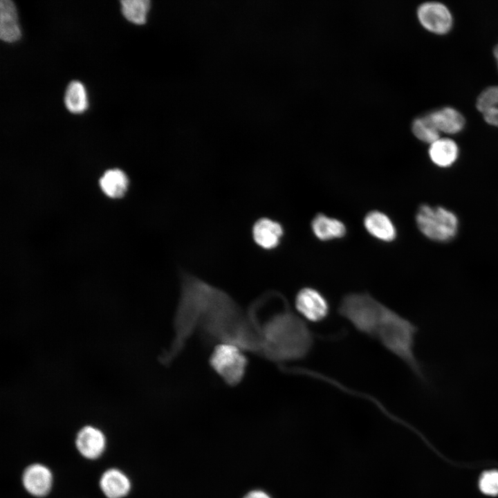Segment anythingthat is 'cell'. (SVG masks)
<instances>
[{
  "mask_svg": "<svg viewBox=\"0 0 498 498\" xmlns=\"http://www.w3.org/2000/svg\"><path fill=\"white\" fill-rule=\"evenodd\" d=\"M243 351L234 344L220 343L210 355V367L230 387L237 385L245 376L248 360Z\"/></svg>",
  "mask_w": 498,
  "mask_h": 498,
  "instance_id": "cell-5",
  "label": "cell"
},
{
  "mask_svg": "<svg viewBox=\"0 0 498 498\" xmlns=\"http://www.w3.org/2000/svg\"><path fill=\"white\" fill-rule=\"evenodd\" d=\"M476 107L481 113L490 109L498 108V85L483 89L477 98Z\"/></svg>",
  "mask_w": 498,
  "mask_h": 498,
  "instance_id": "cell-21",
  "label": "cell"
},
{
  "mask_svg": "<svg viewBox=\"0 0 498 498\" xmlns=\"http://www.w3.org/2000/svg\"><path fill=\"white\" fill-rule=\"evenodd\" d=\"M191 315L207 342L231 344L260 355V340L248 312L223 290L200 282L191 299Z\"/></svg>",
  "mask_w": 498,
  "mask_h": 498,
  "instance_id": "cell-1",
  "label": "cell"
},
{
  "mask_svg": "<svg viewBox=\"0 0 498 498\" xmlns=\"http://www.w3.org/2000/svg\"><path fill=\"white\" fill-rule=\"evenodd\" d=\"M244 498H270L267 494L260 490L249 492Z\"/></svg>",
  "mask_w": 498,
  "mask_h": 498,
  "instance_id": "cell-24",
  "label": "cell"
},
{
  "mask_svg": "<svg viewBox=\"0 0 498 498\" xmlns=\"http://www.w3.org/2000/svg\"><path fill=\"white\" fill-rule=\"evenodd\" d=\"M22 482L28 492L35 497H42L48 495L51 489L53 474L45 465L34 463L24 470Z\"/></svg>",
  "mask_w": 498,
  "mask_h": 498,
  "instance_id": "cell-8",
  "label": "cell"
},
{
  "mask_svg": "<svg viewBox=\"0 0 498 498\" xmlns=\"http://www.w3.org/2000/svg\"><path fill=\"white\" fill-rule=\"evenodd\" d=\"M414 135L421 141L431 145L440 138V132L427 114L416 118L412 124Z\"/></svg>",
  "mask_w": 498,
  "mask_h": 498,
  "instance_id": "cell-20",
  "label": "cell"
},
{
  "mask_svg": "<svg viewBox=\"0 0 498 498\" xmlns=\"http://www.w3.org/2000/svg\"><path fill=\"white\" fill-rule=\"evenodd\" d=\"M483 120L490 125L498 127V108L490 109L482 113Z\"/></svg>",
  "mask_w": 498,
  "mask_h": 498,
  "instance_id": "cell-23",
  "label": "cell"
},
{
  "mask_svg": "<svg viewBox=\"0 0 498 498\" xmlns=\"http://www.w3.org/2000/svg\"><path fill=\"white\" fill-rule=\"evenodd\" d=\"M295 307L304 320L311 323L324 321L331 312L327 297L319 290L311 286L300 288L295 297Z\"/></svg>",
  "mask_w": 498,
  "mask_h": 498,
  "instance_id": "cell-6",
  "label": "cell"
},
{
  "mask_svg": "<svg viewBox=\"0 0 498 498\" xmlns=\"http://www.w3.org/2000/svg\"><path fill=\"white\" fill-rule=\"evenodd\" d=\"M248 313L260 340V356L280 364L301 360L311 352L315 334L304 320L293 313L286 298L284 309L274 313L264 321Z\"/></svg>",
  "mask_w": 498,
  "mask_h": 498,
  "instance_id": "cell-2",
  "label": "cell"
},
{
  "mask_svg": "<svg viewBox=\"0 0 498 498\" xmlns=\"http://www.w3.org/2000/svg\"><path fill=\"white\" fill-rule=\"evenodd\" d=\"M75 445L77 450L84 457L95 459L104 451L106 439L99 429L87 425L78 432Z\"/></svg>",
  "mask_w": 498,
  "mask_h": 498,
  "instance_id": "cell-9",
  "label": "cell"
},
{
  "mask_svg": "<svg viewBox=\"0 0 498 498\" xmlns=\"http://www.w3.org/2000/svg\"><path fill=\"white\" fill-rule=\"evenodd\" d=\"M283 234L284 230L279 223L266 217L258 219L252 227L254 241L264 249L275 248Z\"/></svg>",
  "mask_w": 498,
  "mask_h": 498,
  "instance_id": "cell-11",
  "label": "cell"
},
{
  "mask_svg": "<svg viewBox=\"0 0 498 498\" xmlns=\"http://www.w3.org/2000/svg\"><path fill=\"white\" fill-rule=\"evenodd\" d=\"M363 224L370 235L381 241L391 242L396 238L397 231L393 221L382 212H369L364 218Z\"/></svg>",
  "mask_w": 498,
  "mask_h": 498,
  "instance_id": "cell-10",
  "label": "cell"
},
{
  "mask_svg": "<svg viewBox=\"0 0 498 498\" xmlns=\"http://www.w3.org/2000/svg\"><path fill=\"white\" fill-rule=\"evenodd\" d=\"M493 55L497 62H498V44L493 48Z\"/></svg>",
  "mask_w": 498,
  "mask_h": 498,
  "instance_id": "cell-25",
  "label": "cell"
},
{
  "mask_svg": "<svg viewBox=\"0 0 498 498\" xmlns=\"http://www.w3.org/2000/svg\"><path fill=\"white\" fill-rule=\"evenodd\" d=\"M21 37L15 3L10 0L0 1V39L8 43L15 42Z\"/></svg>",
  "mask_w": 498,
  "mask_h": 498,
  "instance_id": "cell-13",
  "label": "cell"
},
{
  "mask_svg": "<svg viewBox=\"0 0 498 498\" xmlns=\"http://www.w3.org/2000/svg\"><path fill=\"white\" fill-rule=\"evenodd\" d=\"M428 154L430 160L436 166L448 167L456 160L459 156V147L454 140L440 138L430 145Z\"/></svg>",
  "mask_w": 498,
  "mask_h": 498,
  "instance_id": "cell-16",
  "label": "cell"
},
{
  "mask_svg": "<svg viewBox=\"0 0 498 498\" xmlns=\"http://www.w3.org/2000/svg\"><path fill=\"white\" fill-rule=\"evenodd\" d=\"M417 17L421 25L437 35L448 33L453 25V17L448 8L439 1H427L417 8Z\"/></svg>",
  "mask_w": 498,
  "mask_h": 498,
  "instance_id": "cell-7",
  "label": "cell"
},
{
  "mask_svg": "<svg viewBox=\"0 0 498 498\" xmlns=\"http://www.w3.org/2000/svg\"><path fill=\"white\" fill-rule=\"evenodd\" d=\"M497 66H498V62H497Z\"/></svg>",
  "mask_w": 498,
  "mask_h": 498,
  "instance_id": "cell-26",
  "label": "cell"
},
{
  "mask_svg": "<svg viewBox=\"0 0 498 498\" xmlns=\"http://www.w3.org/2000/svg\"><path fill=\"white\" fill-rule=\"evenodd\" d=\"M418 332L413 322L383 304L369 338L400 360L417 380L427 383V375L415 351Z\"/></svg>",
  "mask_w": 498,
  "mask_h": 498,
  "instance_id": "cell-3",
  "label": "cell"
},
{
  "mask_svg": "<svg viewBox=\"0 0 498 498\" xmlns=\"http://www.w3.org/2000/svg\"><path fill=\"white\" fill-rule=\"evenodd\" d=\"M99 184L102 191L108 197L120 199L127 192L129 179L122 170L113 168L104 172L100 178Z\"/></svg>",
  "mask_w": 498,
  "mask_h": 498,
  "instance_id": "cell-17",
  "label": "cell"
},
{
  "mask_svg": "<svg viewBox=\"0 0 498 498\" xmlns=\"http://www.w3.org/2000/svg\"><path fill=\"white\" fill-rule=\"evenodd\" d=\"M439 131L447 134L459 133L465 127V120L461 112L451 107H444L427 114Z\"/></svg>",
  "mask_w": 498,
  "mask_h": 498,
  "instance_id": "cell-12",
  "label": "cell"
},
{
  "mask_svg": "<svg viewBox=\"0 0 498 498\" xmlns=\"http://www.w3.org/2000/svg\"><path fill=\"white\" fill-rule=\"evenodd\" d=\"M480 490L489 496L498 495V470H492L483 472L479 481Z\"/></svg>",
  "mask_w": 498,
  "mask_h": 498,
  "instance_id": "cell-22",
  "label": "cell"
},
{
  "mask_svg": "<svg viewBox=\"0 0 498 498\" xmlns=\"http://www.w3.org/2000/svg\"><path fill=\"white\" fill-rule=\"evenodd\" d=\"M311 226L315 237L324 241L340 239L347 233V228L343 222L322 213L315 216Z\"/></svg>",
  "mask_w": 498,
  "mask_h": 498,
  "instance_id": "cell-15",
  "label": "cell"
},
{
  "mask_svg": "<svg viewBox=\"0 0 498 498\" xmlns=\"http://www.w3.org/2000/svg\"><path fill=\"white\" fill-rule=\"evenodd\" d=\"M100 486L107 498H122L127 495L131 483L126 474L116 468L106 470L101 476Z\"/></svg>",
  "mask_w": 498,
  "mask_h": 498,
  "instance_id": "cell-14",
  "label": "cell"
},
{
  "mask_svg": "<svg viewBox=\"0 0 498 498\" xmlns=\"http://www.w3.org/2000/svg\"><path fill=\"white\" fill-rule=\"evenodd\" d=\"M120 3L122 13L128 21L138 25L145 23L150 6L149 0H123Z\"/></svg>",
  "mask_w": 498,
  "mask_h": 498,
  "instance_id": "cell-19",
  "label": "cell"
},
{
  "mask_svg": "<svg viewBox=\"0 0 498 498\" xmlns=\"http://www.w3.org/2000/svg\"><path fill=\"white\" fill-rule=\"evenodd\" d=\"M64 104L72 113H82L87 109L86 91L80 82L75 80L68 84L64 95Z\"/></svg>",
  "mask_w": 498,
  "mask_h": 498,
  "instance_id": "cell-18",
  "label": "cell"
},
{
  "mask_svg": "<svg viewBox=\"0 0 498 498\" xmlns=\"http://www.w3.org/2000/svg\"><path fill=\"white\" fill-rule=\"evenodd\" d=\"M416 223L425 237L440 242L454 238L459 228V220L454 212L443 207H432L427 204L419 207Z\"/></svg>",
  "mask_w": 498,
  "mask_h": 498,
  "instance_id": "cell-4",
  "label": "cell"
}]
</instances>
